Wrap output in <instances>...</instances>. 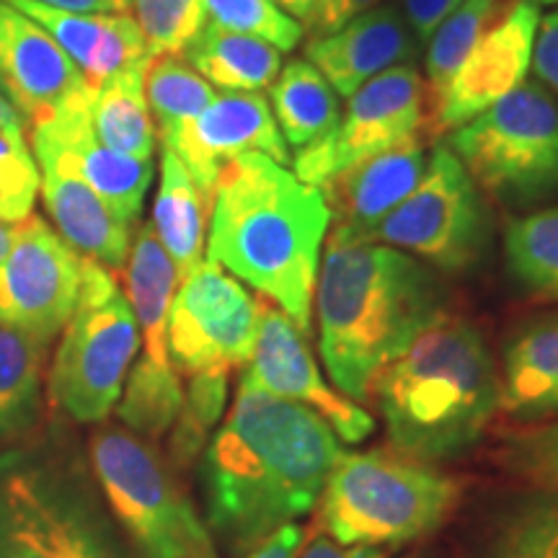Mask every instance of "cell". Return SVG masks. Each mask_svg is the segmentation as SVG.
<instances>
[{
	"mask_svg": "<svg viewBox=\"0 0 558 558\" xmlns=\"http://www.w3.org/2000/svg\"><path fill=\"white\" fill-rule=\"evenodd\" d=\"M163 148H171L181 158L209 207L220 171L233 158L264 153L282 166L292 163L269 101L262 94H235V90L215 96L202 114L163 140Z\"/></svg>",
	"mask_w": 558,
	"mask_h": 558,
	"instance_id": "e0dca14e",
	"label": "cell"
},
{
	"mask_svg": "<svg viewBox=\"0 0 558 558\" xmlns=\"http://www.w3.org/2000/svg\"><path fill=\"white\" fill-rule=\"evenodd\" d=\"M50 341L0 324V445L37 427Z\"/></svg>",
	"mask_w": 558,
	"mask_h": 558,
	"instance_id": "4316f807",
	"label": "cell"
},
{
	"mask_svg": "<svg viewBox=\"0 0 558 558\" xmlns=\"http://www.w3.org/2000/svg\"><path fill=\"white\" fill-rule=\"evenodd\" d=\"M380 3L383 0H318L316 13H313L305 26H308L313 39L326 37V34L341 29V26L362 16V13L378 9Z\"/></svg>",
	"mask_w": 558,
	"mask_h": 558,
	"instance_id": "ab89813d",
	"label": "cell"
},
{
	"mask_svg": "<svg viewBox=\"0 0 558 558\" xmlns=\"http://www.w3.org/2000/svg\"><path fill=\"white\" fill-rule=\"evenodd\" d=\"M145 99L156 124L160 143L202 114L213 99L215 88L202 78L190 62L179 54H158L145 68Z\"/></svg>",
	"mask_w": 558,
	"mask_h": 558,
	"instance_id": "f546056e",
	"label": "cell"
},
{
	"mask_svg": "<svg viewBox=\"0 0 558 558\" xmlns=\"http://www.w3.org/2000/svg\"><path fill=\"white\" fill-rule=\"evenodd\" d=\"M230 375H192L184 390V403L171 427V456L186 465L207 445L209 432L220 422L228 401Z\"/></svg>",
	"mask_w": 558,
	"mask_h": 558,
	"instance_id": "e575fe53",
	"label": "cell"
},
{
	"mask_svg": "<svg viewBox=\"0 0 558 558\" xmlns=\"http://www.w3.org/2000/svg\"><path fill=\"white\" fill-rule=\"evenodd\" d=\"M145 68L117 75L90 96V128L101 145L124 156L153 160L156 124L145 99Z\"/></svg>",
	"mask_w": 558,
	"mask_h": 558,
	"instance_id": "f1b7e54d",
	"label": "cell"
},
{
	"mask_svg": "<svg viewBox=\"0 0 558 558\" xmlns=\"http://www.w3.org/2000/svg\"><path fill=\"white\" fill-rule=\"evenodd\" d=\"M501 460L512 473L543 492H558V422L514 432Z\"/></svg>",
	"mask_w": 558,
	"mask_h": 558,
	"instance_id": "f35d334b",
	"label": "cell"
},
{
	"mask_svg": "<svg viewBox=\"0 0 558 558\" xmlns=\"http://www.w3.org/2000/svg\"><path fill=\"white\" fill-rule=\"evenodd\" d=\"M499 409L514 418L558 416V316L527 324L505 352Z\"/></svg>",
	"mask_w": 558,
	"mask_h": 558,
	"instance_id": "603a6c76",
	"label": "cell"
},
{
	"mask_svg": "<svg viewBox=\"0 0 558 558\" xmlns=\"http://www.w3.org/2000/svg\"><path fill=\"white\" fill-rule=\"evenodd\" d=\"M429 156L422 137L349 166L320 186L339 226L333 233L349 241H365L386 215L393 213L416 190L427 171Z\"/></svg>",
	"mask_w": 558,
	"mask_h": 558,
	"instance_id": "d6986e66",
	"label": "cell"
},
{
	"mask_svg": "<svg viewBox=\"0 0 558 558\" xmlns=\"http://www.w3.org/2000/svg\"><path fill=\"white\" fill-rule=\"evenodd\" d=\"M541 3H558V0H541Z\"/></svg>",
	"mask_w": 558,
	"mask_h": 558,
	"instance_id": "681fc988",
	"label": "cell"
},
{
	"mask_svg": "<svg viewBox=\"0 0 558 558\" xmlns=\"http://www.w3.org/2000/svg\"><path fill=\"white\" fill-rule=\"evenodd\" d=\"M269 101L284 143L298 150L329 137L339 124L337 90L305 60H292L277 75Z\"/></svg>",
	"mask_w": 558,
	"mask_h": 558,
	"instance_id": "83f0119b",
	"label": "cell"
},
{
	"mask_svg": "<svg viewBox=\"0 0 558 558\" xmlns=\"http://www.w3.org/2000/svg\"><path fill=\"white\" fill-rule=\"evenodd\" d=\"M37 3L75 13H128V0H37Z\"/></svg>",
	"mask_w": 558,
	"mask_h": 558,
	"instance_id": "f6af8a7d",
	"label": "cell"
},
{
	"mask_svg": "<svg viewBox=\"0 0 558 558\" xmlns=\"http://www.w3.org/2000/svg\"><path fill=\"white\" fill-rule=\"evenodd\" d=\"M331 207L318 186L264 153L233 158L213 194L207 259L259 290L311 333L313 290Z\"/></svg>",
	"mask_w": 558,
	"mask_h": 558,
	"instance_id": "7a4b0ae2",
	"label": "cell"
},
{
	"mask_svg": "<svg viewBox=\"0 0 558 558\" xmlns=\"http://www.w3.org/2000/svg\"><path fill=\"white\" fill-rule=\"evenodd\" d=\"M448 148L481 190L509 205L558 194V104L541 83L525 81L452 130Z\"/></svg>",
	"mask_w": 558,
	"mask_h": 558,
	"instance_id": "9c48e42d",
	"label": "cell"
},
{
	"mask_svg": "<svg viewBox=\"0 0 558 558\" xmlns=\"http://www.w3.org/2000/svg\"><path fill=\"white\" fill-rule=\"evenodd\" d=\"M181 403L184 388L177 367H158L140 357L124 383L117 414L135 435L160 437L173 427Z\"/></svg>",
	"mask_w": 558,
	"mask_h": 558,
	"instance_id": "d6a6232c",
	"label": "cell"
},
{
	"mask_svg": "<svg viewBox=\"0 0 558 558\" xmlns=\"http://www.w3.org/2000/svg\"><path fill=\"white\" fill-rule=\"evenodd\" d=\"M427 86L411 62L369 78L349 96L347 114L337 130L292 158L295 177L311 186H324L349 166L396 148L416 137L427 117Z\"/></svg>",
	"mask_w": 558,
	"mask_h": 558,
	"instance_id": "7c38bea8",
	"label": "cell"
},
{
	"mask_svg": "<svg viewBox=\"0 0 558 558\" xmlns=\"http://www.w3.org/2000/svg\"><path fill=\"white\" fill-rule=\"evenodd\" d=\"M128 11L143 32L150 58L184 52L207 19L202 0H128Z\"/></svg>",
	"mask_w": 558,
	"mask_h": 558,
	"instance_id": "d590c367",
	"label": "cell"
},
{
	"mask_svg": "<svg viewBox=\"0 0 558 558\" xmlns=\"http://www.w3.org/2000/svg\"><path fill=\"white\" fill-rule=\"evenodd\" d=\"M205 16L218 29L269 41L279 52L295 50L303 26L271 0H202Z\"/></svg>",
	"mask_w": 558,
	"mask_h": 558,
	"instance_id": "8d00e7d4",
	"label": "cell"
},
{
	"mask_svg": "<svg viewBox=\"0 0 558 558\" xmlns=\"http://www.w3.org/2000/svg\"><path fill=\"white\" fill-rule=\"evenodd\" d=\"M497 13L499 0H463L432 32V37L427 39V58H424V68H427V83L424 86H427V99L432 109L442 99L452 75L458 73V68L469 58L476 41L497 21Z\"/></svg>",
	"mask_w": 558,
	"mask_h": 558,
	"instance_id": "1f68e13d",
	"label": "cell"
},
{
	"mask_svg": "<svg viewBox=\"0 0 558 558\" xmlns=\"http://www.w3.org/2000/svg\"><path fill=\"white\" fill-rule=\"evenodd\" d=\"M0 558H135L94 484L62 452L0 456Z\"/></svg>",
	"mask_w": 558,
	"mask_h": 558,
	"instance_id": "5b68a950",
	"label": "cell"
},
{
	"mask_svg": "<svg viewBox=\"0 0 558 558\" xmlns=\"http://www.w3.org/2000/svg\"><path fill=\"white\" fill-rule=\"evenodd\" d=\"M41 197L54 230L83 259L122 269L130 256V228L86 181L60 166H41Z\"/></svg>",
	"mask_w": 558,
	"mask_h": 558,
	"instance_id": "7402d4cb",
	"label": "cell"
},
{
	"mask_svg": "<svg viewBox=\"0 0 558 558\" xmlns=\"http://www.w3.org/2000/svg\"><path fill=\"white\" fill-rule=\"evenodd\" d=\"M463 0H401L403 19L418 45H427L432 32L450 16Z\"/></svg>",
	"mask_w": 558,
	"mask_h": 558,
	"instance_id": "60d3db41",
	"label": "cell"
},
{
	"mask_svg": "<svg viewBox=\"0 0 558 558\" xmlns=\"http://www.w3.org/2000/svg\"><path fill=\"white\" fill-rule=\"evenodd\" d=\"M184 52L186 62L209 86L235 94H259L282 68V52L269 41L218 29L213 24H205Z\"/></svg>",
	"mask_w": 558,
	"mask_h": 558,
	"instance_id": "484cf974",
	"label": "cell"
},
{
	"mask_svg": "<svg viewBox=\"0 0 558 558\" xmlns=\"http://www.w3.org/2000/svg\"><path fill=\"white\" fill-rule=\"evenodd\" d=\"M492 218L478 184L448 145L432 150L422 181L365 241L416 254L432 267L469 271L486 254Z\"/></svg>",
	"mask_w": 558,
	"mask_h": 558,
	"instance_id": "30bf717a",
	"label": "cell"
},
{
	"mask_svg": "<svg viewBox=\"0 0 558 558\" xmlns=\"http://www.w3.org/2000/svg\"><path fill=\"white\" fill-rule=\"evenodd\" d=\"M339 452L318 414L241 380L202 452L209 535L235 556L259 548L318 505Z\"/></svg>",
	"mask_w": 558,
	"mask_h": 558,
	"instance_id": "6da1fadb",
	"label": "cell"
},
{
	"mask_svg": "<svg viewBox=\"0 0 558 558\" xmlns=\"http://www.w3.org/2000/svg\"><path fill=\"white\" fill-rule=\"evenodd\" d=\"M505 254L512 277L530 295L558 300V207L512 220L505 233Z\"/></svg>",
	"mask_w": 558,
	"mask_h": 558,
	"instance_id": "4dcf8cb0",
	"label": "cell"
},
{
	"mask_svg": "<svg viewBox=\"0 0 558 558\" xmlns=\"http://www.w3.org/2000/svg\"><path fill=\"white\" fill-rule=\"evenodd\" d=\"M90 90L58 41L37 21L0 0V94L24 122L32 128L47 122Z\"/></svg>",
	"mask_w": 558,
	"mask_h": 558,
	"instance_id": "ac0fdd59",
	"label": "cell"
},
{
	"mask_svg": "<svg viewBox=\"0 0 558 558\" xmlns=\"http://www.w3.org/2000/svg\"><path fill=\"white\" fill-rule=\"evenodd\" d=\"M83 256L39 215L13 228L0 262V324L50 341L73 318L81 295Z\"/></svg>",
	"mask_w": 558,
	"mask_h": 558,
	"instance_id": "4fadbf2b",
	"label": "cell"
},
{
	"mask_svg": "<svg viewBox=\"0 0 558 558\" xmlns=\"http://www.w3.org/2000/svg\"><path fill=\"white\" fill-rule=\"evenodd\" d=\"M414 54L416 39L403 13L396 5H378L341 29L313 39L305 50V60L331 83L339 96H352L369 78L403 65Z\"/></svg>",
	"mask_w": 558,
	"mask_h": 558,
	"instance_id": "44dd1931",
	"label": "cell"
},
{
	"mask_svg": "<svg viewBox=\"0 0 558 558\" xmlns=\"http://www.w3.org/2000/svg\"><path fill=\"white\" fill-rule=\"evenodd\" d=\"M541 11L533 0H518L488 26L469 58L452 75L448 90L429 111L432 132H452L494 107L525 83L533 65Z\"/></svg>",
	"mask_w": 558,
	"mask_h": 558,
	"instance_id": "9a60e30c",
	"label": "cell"
},
{
	"mask_svg": "<svg viewBox=\"0 0 558 558\" xmlns=\"http://www.w3.org/2000/svg\"><path fill=\"white\" fill-rule=\"evenodd\" d=\"M13 228H16V226H5V222H0V262H3L5 254H9V251H11Z\"/></svg>",
	"mask_w": 558,
	"mask_h": 558,
	"instance_id": "c3c4849f",
	"label": "cell"
},
{
	"mask_svg": "<svg viewBox=\"0 0 558 558\" xmlns=\"http://www.w3.org/2000/svg\"><path fill=\"white\" fill-rule=\"evenodd\" d=\"M259 326V300L205 259L179 282L169 311V354L179 375H230L246 365Z\"/></svg>",
	"mask_w": 558,
	"mask_h": 558,
	"instance_id": "8fae6325",
	"label": "cell"
},
{
	"mask_svg": "<svg viewBox=\"0 0 558 558\" xmlns=\"http://www.w3.org/2000/svg\"><path fill=\"white\" fill-rule=\"evenodd\" d=\"M241 380L277 399L311 409L349 445L362 442L375 429V418L357 407V401L326 383L305 333L267 298H259V326Z\"/></svg>",
	"mask_w": 558,
	"mask_h": 558,
	"instance_id": "5bb4252c",
	"label": "cell"
},
{
	"mask_svg": "<svg viewBox=\"0 0 558 558\" xmlns=\"http://www.w3.org/2000/svg\"><path fill=\"white\" fill-rule=\"evenodd\" d=\"M303 543H305V527H300L292 522V525H284L282 530H277L267 543H262L259 548H254L243 558H298Z\"/></svg>",
	"mask_w": 558,
	"mask_h": 558,
	"instance_id": "ee69618b",
	"label": "cell"
},
{
	"mask_svg": "<svg viewBox=\"0 0 558 558\" xmlns=\"http://www.w3.org/2000/svg\"><path fill=\"white\" fill-rule=\"evenodd\" d=\"M460 484L403 452L341 450L318 499V527L341 546H403L435 533Z\"/></svg>",
	"mask_w": 558,
	"mask_h": 558,
	"instance_id": "8992f818",
	"label": "cell"
},
{
	"mask_svg": "<svg viewBox=\"0 0 558 558\" xmlns=\"http://www.w3.org/2000/svg\"><path fill=\"white\" fill-rule=\"evenodd\" d=\"M140 326L111 269L83 259L81 295L62 329L47 393L78 424H99L122 399L140 349Z\"/></svg>",
	"mask_w": 558,
	"mask_h": 558,
	"instance_id": "52a82bcc",
	"label": "cell"
},
{
	"mask_svg": "<svg viewBox=\"0 0 558 558\" xmlns=\"http://www.w3.org/2000/svg\"><path fill=\"white\" fill-rule=\"evenodd\" d=\"M90 469L140 558H215V541L163 458L130 429L90 437Z\"/></svg>",
	"mask_w": 558,
	"mask_h": 558,
	"instance_id": "ba28073f",
	"label": "cell"
},
{
	"mask_svg": "<svg viewBox=\"0 0 558 558\" xmlns=\"http://www.w3.org/2000/svg\"><path fill=\"white\" fill-rule=\"evenodd\" d=\"M318 347L331 380L365 401L388 362L445 313L435 271L399 248L329 235L316 279Z\"/></svg>",
	"mask_w": 558,
	"mask_h": 558,
	"instance_id": "3957f363",
	"label": "cell"
},
{
	"mask_svg": "<svg viewBox=\"0 0 558 558\" xmlns=\"http://www.w3.org/2000/svg\"><path fill=\"white\" fill-rule=\"evenodd\" d=\"M494 558H558V492L541 488L507 514Z\"/></svg>",
	"mask_w": 558,
	"mask_h": 558,
	"instance_id": "836d02e7",
	"label": "cell"
},
{
	"mask_svg": "<svg viewBox=\"0 0 558 558\" xmlns=\"http://www.w3.org/2000/svg\"><path fill=\"white\" fill-rule=\"evenodd\" d=\"M298 558H390L383 548L375 546H341L329 535H316L308 546L300 548Z\"/></svg>",
	"mask_w": 558,
	"mask_h": 558,
	"instance_id": "7bdbcfd3",
	"label": "cell"
},
{
	"mask_svg": "<svg viewBox=\"0 0 558 558\" xmlns=\"http://www.w3.org/2000/svg\"><path fill=\"white\" fill-rule=\"evenodd\" d=\"M58 41L90 88L107 86L132 68L148 65L150 52L130 13H75L37 0H5Z\"/></svg>",
	"mask_w": 558,
	"mask_h": 558,
	"instance_id": "ffe728a7",
	"label": "cell"
},
{
	"mask_svg": "<svg viewBox=\"0 0 558 558\" xmlns=\"http://www.w3.org/2000/svg\"><path fill=\"white\" fill-rule=\"evenodd\" d=\"M533 68L543 81L558 96V11L543 19L538 37H535Z\"/></svg>",
	"mask_w": 558,
	"mask_h": 558,
	"instance_id": "b9f144b4",
	"label": "cell"
},
{
	"mask_svg": "<svg viewBox=\"0 0 558 558\" xmlns=\"http://www.w3.org/2000/svg\"><path fill=\"white\" fill-rule=\"evenodd\" d=\"M179 275L150 222L137 228L128 256V300L135 311L143 360L173 367L169 354V311L177 295Z\"/></svg>",
	"mask_w": 558,
	"mask_h": 558,
	"instance_id": "cb8c5ba5",
	"label": "cell"
},
{
	"mask_svg": "<svg viewBox=\"0 0 558 558\" xmlns=\"http://www.w3.org/2000/svg\"><path fill=\"white\" fill-rule=\"evenodd\" d=\"M271 3H277L279 9L295 19L298 24H308L313 13H316L318 0H271Z\"/></svg>",
	"mask_w": 558,
	"mask_h": 558,
	"instance_id": "7dc6e473",
	"label": "cell"
},
{
	"mask_svg": "<svg viewBox=\"0 0 558 558\" xmlns=\"http://www.w3.org/2000/svg\"><path fill=\"white\" fill-rule=\"evenodd\" d=\"M41 173L24 140L0 132V222L16 226L34 215Z\"/></svg>",
	"mask_w": 558,
	"mask_h": 558,
	"instance_id": "74e56055",
	"label": "cell"
},
{
	"mask_svg": "<svg viewBox=\"0 0 558 558\" xmlns=\"http://www.w3.org/2000/svg\"><path fill=\"white\" fill-rule=\"evenodd\" d=\"M24 117L19 114L16 107L5 99L3 94H0V132L9 137H19L24 140Z\"/></svg>",
	"mask_w": 558,
	"mask_h": 558,
	"instance_id": "bcb514c9",
	"label": "cell"
},
{
	"mask_svg": "<svg viewBox=\"0 0 558 558\" xmlns=\"http://www.w3.org/2000/svg\"><path fill=\"white\" fill-rule=\"evenodd\" d=\"M390 445L418 460L456 458L499 409V373L469 320L442 313L375 378Z\"/></svg>",
	"mask_w": 558,
	"mask_h": 558,
	"instance_id": "277c9868",
	"label": "cell"
},
{
	"mask_svg": "<svg viewBox=\"0 0 558 558\" xmlns=\"http://www.w3.org/2000/svg\"><path fill=\"white\" fill-rule=\"evenodd\" d=\"M90 96L60 109L32 128L34 160L75 173L111 207L117 218L135 226L153 181V160L132 158L99 143L90 128Z\"/></svg>",
	"mask_w": 558,
	"mask_h": 558,
	"instance_id": "2e32d148",
	"label": "cell"
},
{
	"mask_svg": "<svg viewBox=\"0 0 558 558\" xmlns=\"http://www.w3.org/2000/svg\"><path fill=\"white\" fill-rule=\"evenodd\" d=\"M209 202L171 148L160 150V184L153 202V230L177 267L179 282L205 262Z\"/></svg>",
	"mask_w": 558,
	"mask_h": 558,
	"instance_id": "d4e9b609",
	"label": "cell"
}]
</instances>
